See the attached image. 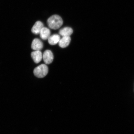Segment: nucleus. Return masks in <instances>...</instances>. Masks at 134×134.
<instances>
[{"label": "nucleus", "instance_id": "f257e3e1", "mask_svg": "<svg viewBox=\"0 0 134 134\" xmlns=\"http://www.w3.org/2000/svg\"><path fill=\"white\" fill-rule=\"evenodd\" d=\"M47 23L51 29L57 30L63 25V21L61 16L57 15H54L48 18Z\"/></svg>", "mask_w": 134, "mask_h": 134}, {"label": "nucleus", "instance_id": "f03ea898", "mask_svg": "<svg viewBox=\"0 0 134 134\" xmlns=\"http://www.w3.org/2000/svg\"><path fill=\"white\" fill-rule=\"evenodd\" d=\"M48 71V67L45 64L39 65L34 70V74L37 77L42 78L46 76Z\"/></svg>", "mask_w": 134, "mask_h": 134}, {"label": "nucleus", "instance_id": "7ed1b4c3", "mask_svg": "<svg viewBox=\"0 0 134 134\" xmlns=\"http://www.w3.org/2000/svg\"><path fill=\"white\" fill-rule=\"evenodd\" d=\"M43 58L46 64H49L52 62L54 57L52 52L50 50H46L43 53Z\"/></svg>", "mask_w": 134, "mask_h": 134}, {"label": "nucleus", "instance_id": "20e7f679", "mask_svg": "<svg viewBox=\"0 0 134 134\" xmlns=\"http://www.w3.org/2000/svg\"><path fill=\"white\" fill-rule=\"evenodd\" d=\"M31 47L32 49L35 51H40L43 47V44L41 40L36 38L33 40Z\"/></svg>", "mask_w": 134, "mask_h": 134}, {"label": "nucleus", "instance_id": "39448f33", "mask_svg": "<svg viewBox=\"0 0 134 134\" xmlns=\"http://www.w3.org/2000/svg\"><path fill=\"white\" fill-rule=\"evenodd\" d=\"M43 27L44 25L42 22L40 21H36L32 28V32L36 35L40 34L41 30Z\"/></svg>", "mask_w": 134, "mask_h": 134}, {"label": "nucleus", "instance_id": "423d86ee", "mask_svg": "<svg viewBox=\"0 0 134 134\" xmlns=\"http://www.w3.org/2000/svg\"><path fill=\"white\" fill-rule=\"evenodd\" d=\"M31 56L33 61L36 63H39L43 58V55L40 51H35L31 53Z\"/></svg>", "mask_w": 134, "mask_h": 134}, {"label": "nucleus", "instance_id": "0eeeda50", "mask_svg": "<svg viewBox=\"0 0 134 134\" xmlns=\"http://www.w3.org/2000/svg\"><path fill=\"white\" fill-rule=\"evenodd\" d=\"M71 40L70 36L63 37L59 42V45L62 48H66L69 44Z\"/></svg>", "mask_w": 134, "mask_h": 134}, {"label": "nucleus", "instance_id": "6e6552de", "mask_svg": "<svg viewBox=\"0 0 134 134\" xmlns=\"http://www.w3.org/2000/svg\"><path fill=\"white\" fill-rule=\"evenodd\" d=\"M51 31L48 28L43 27L40 33V37L42 39L46 40L48 39L50 36Z\"/></svg>", "mask_w": 134, "mask_h": 134}, {"label": "nucleus", "instance_id": "1a4fd4ad", "mask_svg": "<svg viewBox=\"0 0 134 134\" xmlns=\"http://www.w3.org/2000/svg\"><path fill=\"white\" fill-rule=\"evenodd\" d=\"M73 32L72 29L69 27L62 28L59 31V34L63 37L70 36Z\"/></svg>", "mask_w": 134, "mask_h": 134}, {"label": "nucleus", "instance_id": "9d476101", "mask_svg": "<svg viewBox=\"0 0 134 134\" xmlns=\"http://www.w3.org/2000/svg\"><path fill=\"white\" fill-rule=\"evenodd\" d=\"M61 39L60 37L58 35L54 34L50 36L48 39L49 44L51 45H54L59 43Z\"/></svg>", "mask_w": 134, "mask_h": 134}]
</instances>
